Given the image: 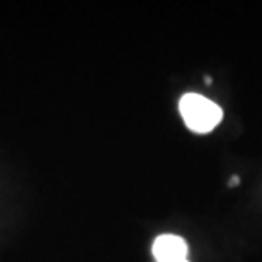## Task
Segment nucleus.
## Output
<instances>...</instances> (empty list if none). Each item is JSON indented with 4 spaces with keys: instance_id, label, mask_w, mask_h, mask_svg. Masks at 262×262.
Returning <instances> with one entry per match:
<instances>
[{
    "instance_id": "obj_4",
    "label": "nucleus",
    "mask_w": 262,
    "mask_h": 262,
    "mask_svg": "<svg viewBox=\"0 0 262 262\" xmlns=\"http://www.w3.org/2000/svg\"><path fill=\"white\" fill-rule=\"evenodd\" d=\"M170 262H189L187 259H182V260H170Z\"/></svg>"
},
{
    "instance_id": "obj_3",
    "label": "nucleus",
    "mask_w": 262,
    "mask_h": 262,
    "mask_svg": "<svg viewBox=\"0 0 262 262\" xmlns=\"http://www.w3.org/2000/svg\"><path fill=\"white\" fill-rule=\"evenodd\" d=\"M238 184V177H232L230 179V186H237Z\"/></svg>"
},
{
    "instance_id": "obj_1",
    "label": "nucleus",
    "mask_w": 262,
    "mask_h": 262,
    "mask_svg": "<svg viewBox=\"0 0 262 262\" xmlns=\"http://www.w3.org/2000/svg\"><path fill=\"white\" fill-rule=\"evenodd\" d=\"M179 111L186 126L194 133H209L223 119L222 107L199 94H184L179 101Z\"/></svg>"
},
{
    "instance_id": "obj_2",
    "label": "nucleus",
    "mask_w": 262,
    "mask_h": 262,
    "mask_svg": "<svg viewBox=\"0 0 262 262\" xmlns=\"http://www.w3.org/2000/svg\"><path fill=\"white\" fill-rule=\"evenodd\" d=\"M151 254L157 262H170L187 259V244L179 235H160L151 245Z\"/></svg>"
}]
</instances>
